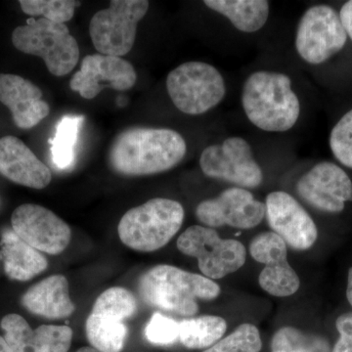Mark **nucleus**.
<instances>
[{"mask_svg": "<svg viewBox=\"0 0 352 352\" xmlns=\"http://www.w3.org/2000/svg\"><path fill=\"white\" fill-rule=\"evenodd\" d=\"M186 152L184 138L173 129L134 126L113 141L109 164L122 175H157L177 166Z\"/></svg>", "mask_w": 352, "mask_h": 352, "instance_id": "nucleus-1", "label": "nucleus"}, {"mask_svg": "<svg viewBox=\"0 0 352 352\" xmlns=\"http://www.w3.org/2000/svg\"><path fill=\"white\" fill-rule=\"evenodd\" d=\"M138 292L153 307L190 317L198 312V300H214L220 295V287L203 275L160 264L140 277Z\"/></svg>", "mask_w": 352, "mask_h": 352, "instance_id": "nucleus-2", "label": "nucleus"}, {"mask_svg": "<svg viewBox=\"0 0 352 352\" xmlns=\"http://www.w3.org/2000/svg\"><path fill=\"white\" fill-rule=\"evenodd\" d=\"M242 105L250 122L264 131H288L300 118V100L291 78L276 72L249 76L243 87Z\"/></svg>", "mask_w": 352, "mask_h": 352, "instance_id": "nucleus-3", "label": "nucleus"}, {"mask_svg": "<svg viewBox=\"0 0 352 352\" xmlns=\"http://www.w3.org/2000/svg\"><path fill=\"white\" fill-rule=\"evenodd\" d=\"M184 208L175 200L155 198L124 214L118 226L120 241L134 251L164 247L182 228Z\"/></svg>", "mask_w": 352, "mask_h": 352, "instance_id": "nucleus-4", "label": "nucleus"}, {"mask_svg": "<svg viewBox=\"0 0 352 352\" xmlns=\"http://www.w3.org/2000/svg\"><path fill=\"white\" fill-rule=\"evenodd\" d=\"M13 45L25 54L43 58L53 76L71 73L80 59L78 41L65 24L39 18L14 30Z\"/></svg>", "mask_w": 352, "mask_h": 352, "instance_id": "nucleus-5", "label": "nucleus"}, {"mask_svg": "<svg viewBox=\"0 0 352 352\" xmlns=\"http://www.w3.org/2000/svg\"><path fill=\"white\" fill-rule=\"evenodd\" d=\"M166 89L178 110L190 116L208 112L223 100V76L212 65L191 61L176 67L166 78Z\"/></svg>", "mask_w": 352, "mask_h": 352, "instance_id": "nucleus-6", "label": "nucleus"}, {"mask_svg": "<svg viewBox=\"0 0 352 352\" xmlns=\"http://www.w3.org/2000/svg\"><path fill=\"white\" fill-rule=\"evenodd\" d=\"M149 9L147 0H112L107 9L94 14L89 34L100 54L122 57L133 47L138 25Z\"/></svg>", "mask_w": 352, "mask_h": 352, "instance_id": "nucleus-7", "label": "nucleus"}, {"mask_svg": "<svg viewBox=\"0 0 352 352\" xmlns=\"http://www.w3.org/2000/svg\"><path fill=\"white\" fill-rule=\"evenodd\" d=\"M177 248L182 254L197 258L203 276L210 280L239 270L247 258L242 243L222 239L214 229L207 226H190L178 238Z\"/></svg>", "mask_w": 352, "mask_h": 352, "instance_id": "nucleus-8", "label": "nucleus"}, {"mask_svg": "<svg viewBox=\"0 0 352 352\" xmlns=\"http://www.w3.org/2000/svg\"><path fill=\"white\" fill-rule=\"evenodd\" d=\"M346 30L340 14L328 6H314L303 13L296 34V50L307 63L328 61L346 46Z\"/></svg>", "mask_w": 352, "mask_h": 352, "instance_id": "nucleus-9", "label": "nucleus"}, {"mask_svg": "<svg viewBox=\"0 0 352 352\" xmlns=\"http://www.w3.org/2000/svg\"><path fill=\"white\" fill-rule=\"evenodd\" d=\"M200 166L208 177L240 188H256L263 183V170L251 145L242 138H227L221 144L208 146L201 153Z\"/></svg>", "mask_w": 352, "mask_h": 352, "instance_id": "nucleus-10", "label": "nucleus"}, {"mask_svg": "<svg viewBox=\"0 0 352 352\" xmlns=\"http://www.w3.org/2000/svg\"><path fill=\"white\" fill-rule=\"evenodd\" d=\"M265 204L256 200L249 190L231 187L214 199L203 201L196 208V217L210 228L229 226L252 229L265 217Z\"/></svg>", "mask_w": 352, "mask_h": 352, "instance_id": "nucleus-11", "label": "nucleus"}, {"mask_svg": "<svg viewBox=\"0 0 352 352\" xmlns=\"http://www.w3.org/2000/svg\"><path fill=\"white\" fill-rule=\"evenodd\" d=\"M14 232L39 252L59 254L71 241V228L48 208L25 204L14 210L11 217Z\"/></svg>", "mask_w": 352, "mask_h": 352, "instance_id": "nucleus-12", "label": "nucleus"}, {"mask_svg": "<svg viewBox=\"0 0 352 352\" xmlns=\"http://www.w3.org/2000/svg\"><path fill=\"white\" fill-rule=\"evenodd\" d=\"M250 254L265 265L258 277L261 289L271 296L286 298L300 289V278L288 261L286 243L274 232H263L250 243Z\"/></svg>", "mask_w": 352, "mask_h": 352, "instance_id": "nucleus-13", "label": "nucleus"}, {"mask_svg": "<svg viewBox=\"0 0 352 352\" xmlns=\"http://www.w3.org/2000/svg\"><path fill=\"white\" fill-rule=\"evenodd\" d=\"M296 191L308 205L330 214H339L347 201H352L351 178L331 162L317 164L302 176L296 184Z\"/></svg>", "mask_w": 352, "mask_h": 352, "instance_id": "nucleus-14", "label": "nucleus"}, {"mask_svg": "<svg viewBox=\"0 0 352 352\" xmlns=\"http://www.w3.org/2000/svg\"><path fill=\"white\" fill-rule=\"evenodd\" d=\"M265 215L273 232L296 251H307L316 242L318 230L305 208L283 191L266 197Z\"/></svg>", "mask_w": 352, "mask_h": 352, "instance_id": "nucleus-15", "label": "nucleus"}, {"mask_svg": "<svg viewBox=\"0 0 352 352\" xmlns=\"http://www.w3.org/2000/svg\"><path fill=\"white\" fill-rule=\"evenodd\" d=\"M136 80L135 69L129 61L98 53L83 58L80 71L69 80V87L82 98L94 99L105 87L120 91L131 89Z\"/></svg>", "mask_w": 352, "mask_h": 352, "instance_id": "nucleus-16", "label": "nucleus"}, {"mask_svg": "<svg viewBox=\"0 0 352 352\" xmlns=\"http://www.w3.org/2000/svg\"><path fill=\"white\" fill-rule=\"evenodd\" d=\"M0 327L12 352H68L73 339L68 326L43 325L32 330L18 314L4 316Z\"/></svg>", "mask_w": 352, "mask_h": 352, "instance_id": "nucleus-17", "label": "nucleus"}, {"mask_svg": "<svg viewBox=\"0 0 352 352\" xmlns=\"http://www.w3.org/2000/svg\"><path fill=\"white\" fill-rule=\"evenodd\" d=\"M0 102L11 111L14 124L22 129L38 126L50 112L41 88L11 74H0Z\"/></svg>", "mask_w": 352, "mask_h": 352, "instance_id": "nucleus-18", "label": "nucleus"}, {"mask_svg": "<svg viewBox=\"0 0 352 352\" xmlns=\"http://www.w3.org/2000/svg\"><path fill=\"white\" fill-rule=\"evenodd\" d=\"M0 175L32 189L45 188L52 180L48 166L15 136L0 138Z\"/></svg>", "mask_w": 352, "mask_h": 352, "instance_id": "nucleus-19", "label": "nucleus"}, {"mask_svg": "<svg viewBox=\"0 0 352 352\" xmlns=\"http://www.w3.org/2000/svg\"><path fill=\"white\" fill-rule=\"evenodd\" d=\"M22 305L31 314L48 319L66 318L76 310L63 275H53L34 285L23 296Z\"/></svg>", "mask_w": 352, "mask_h": 352, "instance_id": "nucleus-20", "label": "nucleus"}, {"mask_svg": "<svg viewBox=\"0 0 352 352\" xmlns=\"http://www.w3.org/2000/svg\"><path fill=\"white\" fill-rule=\"evenodd\" d=\"M0 258L7 276L16 281H29L47 268V259L38 250L21 239L13 229L2 232Z\"/></svg>", "mask_w": 352, "mask_h": 352, "instance_id": "nucleus-21", "label": "nucleus"}, {"mask_svg": "<svg viewBox=\"0 0 352 352\" xmlns=\"http://www.w3.org/2000/svg\"><path fill=\"white\" fill-rule=\"evenodd\" d=\"M206 6L221 14L241 32H258L266 24L270 2L265 0H206Z\"/></svg>", "mask_w": 352, "mask_h": 352, "instance_id": "nucleus-22", "label": "nucleus"}, {"mask_svg": "<svg viewBox=\"0 0 352 352\" xmlns=\"http://www.w3.org/2000/svg\"><path fill=\"white\" fill-rule=\"evenodd\" d=\"M85 332L90 346L100 352H120L126 344L124 321L109 315L91 312L85 323Z\"/></svg>", "mask_w": 352, "mask_h": 352, "instance_id": "nucleus-23", "label": "nucleus"}, {"mask_svg": "<svg viewBox=\"0 0 352 352\" xmlns=\"http://www.w3.org/2000/svg\"><path fill=\"white\" fill-rule=\"evenodd\" d=\"M227 324L222 317L204 315L179 323V340L187 349H208L221 340Z\"/></svg>", "mask_w": 352, "mask_h": 352, "instance_id": "nucleus-24", "label": "nucleus"}, {"mask_svg": "<svg viewBox=\"0 0 352 352\" xmlns=\"http://www.w3.org/2000/svg\"><path fill=\"white\" fill-rule=\"evenodd\" d=\"M83 120V116L68 115L58 122L55 136L50 139L53 164L58 170H67L75 163L76 146Z\"/></svg>", "mask_w": 352, "mask_h": 352, "instance_id": "nucleus-25", "label": "nucleus"}, {"mask_svg": "<svg viewBox=\"0 0 352 352\" xmlns=\"http://www.w3.org/2000/svg\"><path fill=\"white\" fill-rule=\"evenodd\" d=\"M138 309L135 296L129 289L113 287L106 289L95 300L94 314L109 315L124 321L131 318Z\"/></svg>", "mask_w": 352, "mask_h": 352, "instance_id": "nucleus-26", "label": "nucleus"}, {"mask_svg": "<svg viewBox=\"0 0 352 352\" xmlns=\"http://www.w3.org/2000/svg\"><path fill=\"white\" fill-rule=\"evenodd\" d=\"M272 352H329L325 340L294 327L278 330L271 342Z\"/></svg>", "mask_w": 352, "mask_h": 352, "instance_id": "nucleus-27", "label": "nucleus"}, {"mask_svg": "<svg viewBox=\"0 0 352 352\" xmlns=\"http://www.w3.org/2000/svg\"><path fill=\"white\" fill-rule=\"evenodd\" d=\"M21 9L27 15L43 16L44 19L65 24L75 15L80 2L74 0H21Z\"/></svg>", "mask_w": 352, "mask_h": 352, "instance_id": "nucleus-28", "label": "nucleus"}, {"mask_svg": "<svg viewBox=\"0 0 352 352\" xmlns=\"http://www.w3.org/2000/svg\"><path fill=\"white\" fill-rule=\"evenodd\" d=\"M263 342L258 329L252 324L245 323L203 352H259Z\"/></svg>", "mask_w": 352, "mask_h": 352, "instance_id": "nucleus-29", "label": "nucleus"}, {"mask_svg": "<svg viewBox=\"0 0 352 352\" xmlns=\"http://www.w3.org/2000/svg\"><path fill=\"white\" fill-rule=\"evenodd\" d=\"M329 142L336 159L352 170V109L333 126Z\"/></svg>", "mask_w": 352, "mask_h": 352, "instance_id": "nucleus-30", "label": "nucleus"}, {"mask_svg": "<svg viewBox=\"0 0 352 352\" xmlns=\"http://www.w3.org/2000/svg\"><path fill=\"white\" fill-rule=\"evenodd\" d=\"M145 337L155 346H168L179 339V323L156 312L146 326Z\"/></svg>", "mask_w": 352, "mask_h": 352, "instance_id": "nucleus-31", "label": "nucleus"}, {"mask_svg": "<svg viewBox=\"0 0 352 352\" xmlns=\"http://www.w3.org/2000/svg\"><path fill=\"white\" fill-rule=\"evenodd\" d=\"M336 327L340 339L336 342L333 352H352V312L338 317Z\"/></svg>", "mask_w": 352, "mask_h": 352, "instance_id": "nucleus-32", "label": "nucleus"}, {"mask_svg": "<svg viewBox=\"0 0 352 352\" xmlns=\"http://www.w3.org/2000/svg\"><path fill=\"white\" fill-rule=\"evenodd\" d=\"M339 14L347 36H349L352 41V0H349L342 6Z\"/></svg>", "mask_w": 352, "mask_h": 352, "instance_id": "nucleus-33", "label": "nucleus"}, {"mask_svg": "<svg viewBox=\"0 0 352 352\" xmlns=\"http://www.w3.org/2000/svg\"><path fill=\"white\" fill-rule=\"evenodd\" d=\"M346 298L352 307V267L349 270L347 277Z\"/></svg>", "mask_w": 352, "mask_h": 352, "instance_id": "nucleus-34", "label": "nucleus"}, {"mask_svg": "<svg viewBox=\"0 0 352 352\" xmlns=\"http://www.w3.org/2000/svg\"><path fill=\"white\" fill-rule=\"evenodd\" d=\"M0 352H12L10 347L6 344V340L1 336H0Z\"/></svg>", "mask_w": 352, "mask_h": 352, "instance_id": "nucleus-35", "label": "nucleus"}, {"mask_svg": "<svg viewBox=\"0 0 352 352\" xmlns=\"http://www.w3.org/2000/svg\"><path fill=\"white\" fill-rule=\"evenodd\" d=\"M75 352H100L97 351V349H94L92 346H85L82 347V349H78V351H76Z\"/></svg>", "mask_w": 352, "mask_h": 352, "instance_id": "nucleus-36", "label": "nucleus"}]
</instances>
